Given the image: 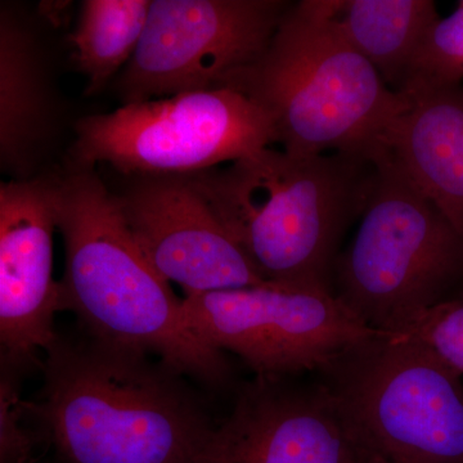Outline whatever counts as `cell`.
I'll return each instance as SVG.
<instances>
[{"label":"cell","mask_w":463,"mask_h":463,"mask_svg":"<svg viewBox=\"0 0 463 463\" xmlns=\"http://www.w3.org/2000/svg\"><path fill=\"white\" fill-rule=\"evenodd\" d=\"M27 410L60 463H197L215 425L182 374L148 353L58 339Z\"/></svg>","instance_id":"obj_1"},{"label":"cell","mask_w":463,"mask_h":463,"mask_svg":"<svg viewBox=\"0 0 463 463\" xmlns=\"http://www.w3.org/2000/svg\"><path fill=\"white\" fill-rule=\"evenodd\" d=\"M56 213L65 246L61 310L75 313L88 336L156 354L212 388L228 383L224 353L192 331L183 298L143 254L96 167L57 166Z\"/></svg>","instance_id":"obj_2"},{"label":"cell","mask_w":463,"mask_h":463,"mask_svg":"<svg viewBox=\"0 0 463 463\" xmlns=\"http://www.w3.org/2000/svg\"><path fill=\"white\" fill-rule=\"evenodd\" d=\"M374 173L361 157L268 147L184 176L264 281L334 295L337 250Z\"/></svg>","instance_id":"obj_3"},{"label":"cell","mask_w":463,"mask_h":463,"mask_svg":"<svg viewBox=\"0 0 463 463\" xmlns=\"http://www.w3.org/2000/svg\"><path fill=\"white\" fill-rule=\"evenodd\" d=\"M219 88L239 90L263 109L285 151L373 164L405 106L403 94L388 88L332 23L330 0L289 5L263 56Z\"/></svg>","instance_id":"obj_4"},{"label":"cell","mask_w":463,"mask_h":463,"mask_svg":"<svg viewBox=\"0 0 463 463\" xmlns=\"http://www.w3.org/2000/svg\"><path fill=\"white\" fill-rule=\"evenodd\" d=\"M361 223L334 270L335 298L383 334L403 335L450 298L463 237L388 154L377 161Z\"/></svg>","instance_id":"obj_5"},{"label":"cell","mask_w":463,"mask_h":463,"mask_svg":"<svg viewBox=\"0 0 463 463\" xmlns=\"http://www.w3.org/2000/svg\"><path fill=\"white\" fill-rule=\"evenodd\" d=\"M316 376L371 462L463 463L462 376L414 337H368Z\"/></svg>","instance_id":"obj_6"},{"label":"cell","mask_w":463,"mask_h":463,"mask_svg":"<svg viewBox=\"0 0 463 463\" xmlns=\"http://www.w3.org/2000/svg\"><path fill=\"white\" fill-rule=\"evenodd\" d=\"M61 165H109L121 176L192 175L277 145L272 118L231 88L175 94L88 115Z\"/></svg>","instance_id":"obj_7"},{"label":"cell","mask_w":463,"mask_h":463,"mask_svg":"<svg viewBox=\"0 0 463 463\" xmlns=\"http://www.w3.org/2000/svg\"><path fill=\"white\" fill-rule=\"evenodd\" d=\"M288 7L281 0H151L138 48L111 87L123 105L215 90L263 56Z\"/></svg>","instance_id":"obj_8"},{"label":"cell","mask_w":463,"mask_h":463,"mask_svg":"<svg viewBox=\"0 0 463 463\" xmlns=\"http://www.w3.org/2000/svg\"><path fill=\"white\" fill-rule=\"evenodd\" d=\"M183 307L201 340L240 356L257 377L317 373L347 347L383 334L335 295L273 283L190 295Z\"/></svg>","instance_id":"obj_9"},{"label":"cell","mask_w":463,"mask_h":463,"mask_svg":"<svg viewBox=\"0 0 463 463\" xmlns=\"http://www.w3.org/2000/svg\"><path fill=\"white\" fill-rule=\"evenodd\" d=\"M114 192L152 267L184 297L267 285L187 176H123Z\"/></svg>","instance_id":"obj_10"},{"label":"cell","mask_w":463,"mask_h":463,"mask_svg":"<svg viewBox=\"0 0 463 463\" xmlns=\"http://www.w3.org/2000/svg\"><path fill=\"white\" fill-rule=\"evenodd\" d=\"M295 377L246 383L197 463H373L321 381Z\"/></svg>","instance_id":"obj_11"},{"label":"cell","mask_w":463,"mask_h":463,"mask_svg":"<svg viewBox=\"0 0 463 463\" xmlns=\"http://www.w3.org/2000/svg\"><path fill=\"white\" fill-rule=\"evenodd\" d=\"M56 169L0 183V345L2 367L42 365L58 339L60 282L53 279Z\"/></svg>","instance_id":"obj_12"},{"label":"cell","mask_w":463,"mask_h":463,"mask_svg":"<svg viewBox=\"0 0 463 463\" xmlns=\"http://www.w3.org/2000/svg\"><path fill=\"white\" fill-rule=\"evenodd\" d=\"M26 5H0V170L8 181L50 172L67 124L47 27Z\"/></svg>","instance_id":"obj_13"},{"label":"cell","mask_w":463,"mask_h":463,"mask_svg":"<svg viewBox=\"0 0 463 463\" xmlns=\"http://www.w3.org/2000/svg\"><path fill=\"white\" fill-rule=\"evenodd\" d=\"M386 154L463 237V90L404 84Z\"/></svg>","instance_id":"obj_14"},{"label":"cell","mask_w":463,"mask_h":463,"mask_svg":"<svg viewBox=\"0 0 463 463\" xmlns=\"http://www.w3.org/2000/svg\"><path fill=\"white\" fill-rule=\"evenodd\" d=\"M330 14L344 39L397 91L440 18L431 0H330Z\"/></svg>","instance_id":"obj_15"},{"label":"cell","mask_w":463,"mask_h":463,"mask_svg":"<svg viewBox=\"0 0 463 463\" xmlns=\"http://www.w3.org/2000/svg\"><path fill=\"white\" fill-rule=\"evenodd\" d=\"M151 0H84L67 36L84 96L102 93L130 62L147 23Z\"/></svg>","instance_id":"obj_16"},{"label":"cell","mask_w":463,"mask_h":463,"mask_svg":"<svg viewBox=\"0 0 463 463\" xmlns=\"http://www.w3.org/2000/svg\"><path fill=\"white\" fill-rule=\"evenodd\" d=\"M463 80V0L446 18H439L414 56L404 84L461 87ZM401 87V88H402Z\"/></svg>","instance_id":"obj_17"},{"label":"cell","mask_w":463,"mask_h":463,"mask_svg":"<svg viewBox=\"0 0 463 463\" xmlns=\"http://www.w3.org/2000/svg\"><path fill=\"white\" fill-rule=\"evenodd\" d=\"M463 376V288L426 312L407 332Z\"/></svg>","instance_id":"obj_18"},{"label":"cell","mask_w":463,"mask_h":463,"mask_svg":"<svg viewBox=\"0 0 463 463\" xmlns=\"http://www.w3.org/2000/svg\"><path fill=\"white\" fill-rule=\"evenodd\" d=\"M17 371L2 367L0 379V463H36L38 435L24 423L27 402L21 398Z\"/></svg>","instance_id":"obj_19"}]
</instances>
